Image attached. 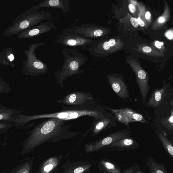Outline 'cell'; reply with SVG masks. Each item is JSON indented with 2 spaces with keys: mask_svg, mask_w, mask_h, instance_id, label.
<instances>
[{
  "mask_svg": "<svg viewBox=\"0 0 173 173\" xmlns=\"http://www.w3.org/2000/svg\"><path fill=\"white\" fill-rule=\"evenodd\" d=\"M63 56L64 62L59 71L54 72L56 78V82L62 88L65 87L64 81L68 78L79 74V64L76 59L71 56V51L68 49L64 48L61 52Z\"/></svg>",
  "mask_w": 173,
  "mask_h": 173,
  "instance_id": "cell-5",
  "label": "cell"
},
{
  "mask_svg": "<svg viewBox=\"0 0 173 173\" xmlns=\"http://www.w3.org/2000/svg\"><path fill=\"white\" fill-rule=\"evenodd\" d=\"M100 166L101 171L104 173H121L120 169L111 162L104 160L100 161Z\"/></svg>",
  "mask_w": 173,
  "mask_h": 173,
  "instance_id": "cell-23",
  "label": "cell"
},
{
  "mask_svg": "<svg viewBox=\"0 0 173 173\" xmlns=\"http://www.w3.org/2000/svg\"><path fill=\"white\" fill-rule=\"evenodd\" d=\"M150 45L159 51L164 53L165 51V48L164 46V43L158 40L154 41Z\"/></svg>",
  "mask_w": 173,
  "mask_h": 173,
  "instance_id": "cell-25",
  "label": "cell"
},
{
  "mask_svg": "<svg viewBox=\"0 0 173 173\" xmlns=\"http://www.w3.org/2000/svg\"><path fill=\"white\" fill-rule=\"evenodd\" d=\"M23 173H26V172H23Z\"/></svg>",
  "mask_w": 173,
  "mask_h": 173,
  "instance_id": "cell-38",
  "label": "cell"
},
{
  "mask_svg": "<svg viewBox=\"0 0 173 173\" xmlns=\"http://www.w3.org/2000/svg\"><path fill=\"white\" fill-rule=\"evenodd\" d=\"M130 133L129 131L126 130L116 132L95 142L85 145V150L87 153L96 152L123 138L131 136Z\"/></svg>",
  "mask_w": 173,
  "mask_h": 173,
  "instance_id": "cell-6",
  "label": "cell"
},
{
  "mask_svg": "<svg viewBox=\"0 0 173 173\" xmlns=\"http://www.w3.org/2000/svg\"><path fill=\"white\" fill-rule=\"evenodd\" d=\"M108 78L110 86L119 98L122 99L129 98L128 87L123 77L121 75H110Z\"/></svg>",
  "mask_w": 173,
  "mask_h": 173,
  "instance_id": "cell-11",
  "label": "cell"
},
{
  "mask_svg": "<svg viewBox=\"0 0 173 173\" xmlns=\"http://www.w3.org/2000/svg\"><path fill=\"white\" fill-rule=\"evenodd\" d=\"M165 36L168 40H173V28L167 31L165 33Z\"/></svg>",
  "mask_w": 173,
  "mask_h": 173,
  "instance_id": "cell-27",
  "label": "cell"
},
{
  "mask_svg": "<svg viewBox=\"0 0 173 173\" xmlns=\"http://www.w3.org/2000/svg\"><path fill=\"white\" fill-rule=\"evenodd\" d=\"M137 49L140 52L147 56L156 57H163L164 56V53L159 51L150 45H141L138 46Z\"/></svg>",
  "mask_w": 173,
  "mask_h": 173,
  "instance_id": "cell-20",
  "label": "cell"
},
{
  "mask_svg": "<svg viewBox=\"0 0 173 173\" xmlns=\"http://www.w3.org/2000/svg\"><path fill=\"white\" fill-rule=\"evenodd\" d=\"M15 59L14 49L6 48L3 49L0 53V64L5 66H11L14 68L15 65L13 63Z\"/></svg>",
  "mask_w": 173,
  "mask_h": 173,
  "instance_id": "cell-17",
  "label": "cell"
},
{
  "mask_svg": "<svg viewBox=\"0 0 173 173\" xmlns=\"http://www.w3.org/2000/svg\"><path fill=\"white\" fill-rule=\"evenodd\" d=\"M57 103L70 106L95 105V99L90 92H78L70 93L57 101Z\"/></svg>",
  "mask_w": 173,
  "mask_h": 173,
  "instance_id": "cell-9",
  "label": "cell"
},
{
  "mask_svg": "<svg viewBox=\"0 0 173 173\" xmlns=\"http://www.w3.org/2000/svg\"><path fill=\"white\" fill-rule=\"evenodd\" d=\"M136 165H133L129 168L126 170L123 173H133L135 168H136Z\"/></svg>",
  "mask_w": 173,
  "mask_h": 173,
  "instance_id": "cell-34",
  "label": "cell"
},
{
  "mask_svg": "<svg viewBox=\"0 0 173 173\" xmlns=\"http://www.w3.org/2000/svg\"><path fill=\"white\" fill-rule=\"evenodd\" d=\"M147 165L150 173H168L163 163L157 161L152 157L148 159Z\"/></svg>",
  "mask_w": 173,
  "mask_h": 173,
  "instance_id": "cell-19",
  "label": "cell"
},
{
  "mask_svg": "<svg viewBox=\"0 0 173 173\" xmlns=\"http://www.w3.org/2000/svg\"><path fill=\"white\" fill-rule=\"evenodd\" d=\"M11 124L0 123V130H7L9 128L11 127Z\"/></svg>",
  "mask_w": 173,
  "mask_h": 173,
  "instance_id": "cell-29",
  "label": "cell"
},
{
  "mask_svg": "<svg viewBox=\"0 0 173 173\" xmlns=\"http://www.w3.org/2000/svg\"><path fill=\"white\" fill-rule=\"evenodd\" d=\"M167 94L166 85H164L161 89L157 88L153 92L148 101L147 105L150 107L156 108L162 103Z\"/></svg>",
  "mask_w": 173,
  "mask_h": 173,
  "instance_id": "cell-15",
  "label": "cell"
},
{
  "mask_svg": "<svg viewBox=\"0 0 173 173\" xmlns=\"http://www.w3.org/2000/svg\"><path fill=\"white\" fill-rule=\"evenodd\" d=\"M55 27V24L51 21L43 22L36 26L23 31L18 34L16 37L19 39L31 38L51 31Z\"/></svg>",
  "mask_w": 173,
  "mask_h": 173,
  "instance_id": "cell-10",
  "label": "cell"
},
{
  "mask_svg": "<svg viewBox=\"0 0 173 173\" xmlns=\"http://www.w3.org/2000/svg\"><path fill=\"white\" fill-rule=\"evenodd\" d=\"M133 173H144V172L139 167L136 166Z\"/></svg>",
  "mask_w": 173,
  "mask_h": 173,
  "instance_id": "cell-36",
  "label": "cell"
},
{
  "mask_svg": "<svg viewBox=\"0 0 173 173\" xmlns=\"http://www.w3.org/2000/svg\"><path fill=\"white\" fill-rule=\"evenodd\" d=\"M129 10L132 13H135L136 11V8L135 5L133 4H130L128 6Z\"/></svg>",
  "mask_w": 173,
  "mask_h": 173,
  "instance_id": "cell-31",
  "label": "cell"
},
{
  "mask_svg": "<svg viewBox=\"0 0 173 173\" xmlns=\"http://www.w3.org/2000/svg\"><path fill=\"white\" fill-rule=\"evenodd\" d=\"M163 123L168 128H173V115L163 121Z\"/></svg>",
  "mask_w": 173,
  "mask_h": 173,
  "instance_id": "cell-26",
  "label": "cell"
},
{
  "mask_svg": "<svg viewBox=\"0 0 173 173\" xmlns=\"http://www.w3.org/2000/svg\"><path fill=\"white\" fill-rule=\"evenodd\" d=\"M116 121L115 115L110 113L103 118L94 120L89 131H91L92 136H96L102 131L115 127Z\"/></svg>",
  "mask_w": 173,
  "mask_h": 173,
  "instance_id": "cell-12",
  "label": "cell"
},
{
  "mask_svg": "<svg viewBox=\"0 0 173 173\" xmlns=\"http://www.w3.org/2000/svg\"><path fill=\"white\" fill-rule=\"evenodd\" d=\"M12 90L9 85L3 80L2 77L0 78V93H7Z\"/></svg>",
  "mask_w": 173,
  "mask_h": 173,
  "instance_id": "cell-24",
  "label": "cell"
},
{
  "mask_svg": "<svg viewBox=\"0 0 173 173\" xmlns=\"http://www.w3.org/2000/svg\"><path fill=\"white\" fill-rule=\"evenodd\" d=\"M0 121L1 122H7L9 123L13 122L14 117L16 114L21 113V112L16 109H9L1 105L0 107Z\"/></svg>",
  "mask_w": 173,
  "mask_h": 173,
  "instance_id": "cell-18",
  "label": "cell"
},
{
  "mask_svg": "<svg viewBox=\"0 0 173 173\" xmlns=\"http://www.w3.org/2000/svg\"><path fill=\"white\" fill-rule=\"evenodd\" d=\"M171 103V105L173 107V100H172Z\"/></svg>",
  "mask_w": 173,
  "mask_h": 173,
  "instance_id": "cell-37",
  "label": "cell"
},
{
  "mask_svg": "<svg viewBox=\"0 0 173 173\" xmlns=\"http://www.w3.org/2000/svg\"><path fill=\"white\" fill-rule=\"evenodd\" d=\"M45 44L43 42L33 43L28 46L27 49L24 50L27 59L22 62V74L29 76H37L47 73L49 70L48 65L37 59L36 53V49Z\"/></svg>",
  "mask_w": 173,
  "mask_h": 173,
  "instance_id": "cell-4",
  "label": "cell"
},
{
  "mask_svg": "<svg viewBox=\"0 0 173 173\" xmlns=\"http://www.w3.org/2000/svg\"><path fill=\"white\" fill-rule=\"evenodd\" d=\"M145 18L148 24H150L152 21V14L148 11H146L145 14Z\"/></svg>",
  "mask_w": 173,
  "mask_h": 173,
  "instance_id": "cell-28",
  "label": "cell"
},
{
  "mask_svg": "<svg viewBox=\"0 0 173 173\" xmlns=\"http://www.w3.org/2000/svg\"><path fill=\"white\" fill-rule=\"evenodd\" d=\"M130 21L132 25L134 27L137 28L139 26V25L137 18L132 17L130 19Z\"/></svg>",
  "mask_w": 173,
  "mask_h": 173,
  "instance_id": "cell-30",
  "label": "cell"
},
{
  "mask_svg": "<svg viewBox=\"0 0 173 173\" xmlns=\"http://www.w3.org/2000/svg\"><path fill=\"white\" fill-rule=\"evenodd\" d=\"M103 34V31L99 29L96 30L94 31L93 33V36L96 37L101 36Z\"/></svg>",
  "mask_w": 173,
  "mask_h": 173,
  "instance_id": "cell-32",
  "label": "cell"
},
{
  "mask_svg": "<svg viewBox=\"0 0 173 173\" xmlns=\"http://www.w3.org/2000/svg\"><path fill=\"white\" fill-rule=\"evenodd\" d=\"M138 146L139 144L137 141L131 136H128L123 138L103 149L112 150H123L137 149Z\"/></svg>",
  "mask_w": 173,
  "mask_h": 173,
  "instance_id": "cell-13",
  "label": "cell"
},
{
  "mask_svg": "<svg viewBox=\"0 0 173 173\" xmlns=\"http://www.w3.org/2000/svg\"><path fill=\"white\" fill-rule=\"evenodd\" d=\"M106 114L105 110L99 106L84 105L65 107L62 111L50 114L29 116L20 113L15 115L13 123L17 128H21L31 121L39 119L56 118L65 121L88 116L97 120L105 117Z\"/></svg>",
  "mask_w": 173,
  "mask_h": 173,
  "instance_id": "cell-1",
  "label": "cell"
},
{
  "mask_svg": "<svg viewBox=\"0 0 173 173\" xmlns=\"http://www.w3.org/2000/svg\"><path fill=\"white\" fill-rule=\"evenodd\" d=\"M128 62L136 75V81L139 87L143 102L146 103L150 89L148 74L136 61L132 59Z\"/></svg>",
  "mask_w": 173,
  "mask_h": 173,
  "instance_id": "cell-8",
  "label": "cell"
},
{
  "mask_svg": "<svg viewBox=\"0 0 173 173\" xmlns=\"http://www.w3.org/2000/svg\"><path fill=\"white\" fill-rule=\"evenodd\" d=\"M157 135L166 151L173 159V143L163 134L159 132Z\"/></svg>",
  "mask_w": 173,
  "mask_h": 173,
  "instance_id": "cell-22",
  "label": "cell"
},
{
  "mask_svg": "<svg viewBox=\"0 0 173 173\" xmlns=\"http://www.w3.org/2000/svg\"><path fill=\"white\" fill-rule=\"evenodd\" d=\"M65 122L58 119L51 118L40 123L31 131V141H41L68 132L71 125L64 126Z\"/></svg>",
  "mask_w": 173,
  "mask_h": 173,
  "instance_id": "cell-3",
  "label": "cell"
},
{
  "mask_svg": "<svg viewBox=\"0 0 173 173\" xmlns=\"http://www.w3.org/2000/svg\"><path fill=\"white\" fill-rule=\"evenodd\" d=\"M171 10L167 2L164 1V9L163 14L157 18L153 23L152 29L156 30L162 27L169 19Z\"/></svg>",
  "mask_w": 173,
  "mask_h": 173,
  "instance_id": "cell-16",
  "label": "cell"
},
{
  "mask_svg": "<svg viewBox=\"0 0 173 173\" xmlns=\"http://www.w3.org/2000/svg\"><path fill=\"white\" fill-rule=\"evenodd\" d=\"M137 20L138 24H139V26L141 27H144L146 26L147 23H145L142 20H141L139 17H138L137 18Z\"/></svg>",
  "mask_w": 173,
  "mask_h": 173,
  "instance_id": "cell-33",
  "label": "cell"
},
{
  "mask_svg": "<svg viewBox=\"0 0 173 173\" xmlns=\"http://www.w3.org/2000/svg\"><path fill=\"white\" fill-rule=\"evenodd\" d=\"M115 116L116 120L119 122L126 125L130 128L129 124L131 122H140L144 123L146 120L143 115L129 108L116 109L107 108Z\"/></svg>",
  "mask_w": 173,
  "mask_h": 173,
  "instance_id": "cell-7",
  "label": "cell"
},
{
  "mask_svg": "<svg viewBox=\"0 0 173 173\" xmlns=\"http://www.w3.org/2000/svg\"><path fill=\"white\" fill-rule=\"evenodd\" d=\"M122 46L120 41L111 39L108 41L104 42L102 45L103 51L106 52H114L121 49Z\"/></svg>",
  "mask_w": 173,
  "mask_h": 173,
  "instance_id": "cell-21",
  "label": "cell"
},
{
  "mask_svg": "<svg viewBox=\"0 0 173 173\" xmlns=\"http://www.w3.org/2000/svg\"><path fill=\"white\" fill-rule=\"evenodd\" d=\"M53 167V165L52 164H49L46 166L44 168V171L46 172H48L51 170Z\"/></svg>",
  "mask_w": 173,
  "mask_h": 173,
  "instance_id": "cell-35",
  "label": "cell"
},
{
  "mask_svg": "<svg viewBox=\"0 0 173 173\" xmlns=\"http://www.w3.org/2000/svg\"><path fill=\"white\" fill-rule=\"evenodd\" d=\"M52 17V14L48 12L39 11L31 7L16 18L11 26L3 31V35L6 37L17 35L44 21L51 19Z\"/></svg>",
  "mask_w": 173,
  "mask_h": 173,
  "instance_id": "cell-2",
  "label": "cell"
},
{
  "mask_svg": "<svg viewBox=\"0 0 173 173\" xmlns=\"http://www.w3.org/2000/svg\"><path fill=\"white\" fill-rule=\"evenodd\" d=\"M69 3L68 0H45L33 7L38 10L42 8L60 9L65 13L69 11Z\"/></svg>",
  "mask_w": 173,
  "mask_h": 173,
  "instance_id": "cell-14",
  "label": "cell"
}]
</instances>
